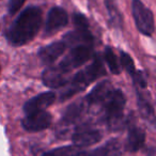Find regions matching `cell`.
Returning <instances> with one entry per match:
<instances>
[{
  "instance_id": "9a60e30c",
  "label": "cell",
  "mask_w": 156,
  "mask_h": 156,
  "mask_svg": "<svg viewBox=\"0 0 156 156\" xmlns=\"http://www.w3.org/2000/svg\"><path fill=\"white\" fill-rule=\"evenodd\" d=\"M87 105L88 104L86 103V101L76 102L74 104L69 105L66 108V110H65L62 119H61V123L63 125H69V124H73L74 122H76L81 117Z\"/></svg>"
},
{
  "instance_id": "ffe728a7",
  "label": "cell",
  "mask_w": 156,
  "mask_h": 156,
  "mask_svg": "<svg viewBox=\"0 0 156 156\" xmlns=\"http://www.w3.org/2000/svg\"><path fill=\"white\" fill-rule=\"evenodd\" d=\"M105 5H106L107 9H108L113 25H121V14L118 11L115 0H105Z\"/></svg>"
},
{
  "instance_id": "d6986e66",
  "label": "cell",
  "mask_w": 156,
  "mask_h": 156,
  "mask_svg": "<svg viewBox=\"0 0 156 156\" xmlns=\"http://www.w3.org/2000/svg\"><path fill=\"white\" fill-rule=\"evenodd\" d=\"M104 58H105V60H106L110 71L112 72L113 74H117V75L120 74V65H119V62H118V59H117V57H115L113 50L111 49L109 46H107V47L105 48Z\"/></svg>"
},
{
  "instance_id": "603a6c76",
  "label": "cell",
  "mask_w": 156,
  "mask_h": 156,
  "mask_svg": "<svg viewBox=\"0 0 156 156\" xmlns=\"http://www.w3.org/2000/svg\"><path fill=\"white\" fill-rule=\"evenodd\" d=\"M25 1H26V0H10L9 1V13L11 14V15L15 14L16 12L23 7Z\"/></svg>"
},
{
  "instance_id": "52a82bcc",
  "label": "cell",
  "mask_w": 156,
  "mask_h": 156,
  "mask_svg": "<svg viewBox=\"0 0 156 156\" xmlns=\"http://www.w3.org/2000/svg\"><path fill=\"white\" fill-rule=\"evenodd\" d=\"M51 124V115L45 110L28 113L23 119L22 125L28 132H40L46 129Z\"/></svg>"
},
{
  "instance_id": "277c9868",
  "label": "cell",
  "mask_w": 156,
  "mask_h": 156,
  "mask_svg": "<svg viewBox=\"0 0 156 156\" xmlns=\"http://www.w3.org/2000/svg\"><path fill=\"white\" fill-rule=\"evenodd\" d=\"M132 12L135 23L142 34L151 37L154 32L153 13L141 2L140 0H134L132 3Z\"/></svg>"
},
{
  "instance_id": "2e32d148",
  "label": "cell",
  "mask_w": 156,
  "mask_h": 156,
  "mask_svg": "<svg viewBox=\"0 0 156 156\" xmlns=\"http://www.w3.org/2000/svg\"><path fill=\"white\" fill-rule=\"evenodd\" d=\"M64 43L66 44H74V45H80V44H85V45H91L93 43V37L90 33L89 30H79L77 29L76 31L69 32L65 34L64 37Z\"/></svg>"
},
{
  "instance_id": "7c38bea8",
  "label": "cell",
  "mask_w": 156,
  "mask_h": 156,
  "mask_svg": "<svg viewBox=\"0 0 156 156\" xmlns=\"http://www.w3.org/2000/svg\"><path fill=\"white\" fill-rule=\"evenodd\" d=\"M65 48H66V45L64 42H55L48 46L41 48L39 51V57L43 61V63L51 64L64 52Z\"/></svg>"
},
{
  "instance_id": "8fae6325",
  "label": "cell",
  "mask_w": 156,
  "mask_h": 156,
  "mask_svg": "<svg viewBox=\"0 0 156 156\" xmlns=\"http://www.w3.org/2000/svg\"><path fill=\"white\" fill-rule=\"evenodd\" d=\"M123 149H122V143L120 140L113 138L107 141L105 144L98 149L92 150L88 153H83V156H122Z\"/></svg>"
},
{
  "instance_id": "8992f818",
  "label": "cell",
  "mask_w": 156,
  "mask_h": 156,
  "mask_svg": "<svg viewBox=\"0 0 156 156\" xmlns=\"http://www.w3.org/2000/svg\"><path fill=\"white\" fill-rule=\"evenodd\" d=\"M102 139V133L98 129L91 127L88 124H83L78 126L74 134L72 135V141L75 147H86L93 145L101 141Z\"/></svg>"
},
{
  "instance_id": "e0dca14e",
  "label": "cell",
  "mask_w": 156,
  "mask_h": 156,
  "mask_svg": "<svg viewBox=\"0 0 156 156\" xmlns=\"http://www.w3.org/2000/svg\"><path fill=\"white\" fill-rule=\"evenodd\" d=\"M137 98H138V107L140 109V112L145 119H154V108L152 106V103L150 98L147 94L142 92H137Z\"/></svg>"
},
{
  "instance_id": "5bb4252c",
  "label": "cell",
  "mask_w": 156,
  "mask_h": 156,
  "mask_svg": "<svg viewBox=\"0 0 156 156\" xmlns=\"http://www.w3.org/2000/svg\"><path fill=\"white\" fill-rule=\"evenodd\" d=\"M112 90V86L109 81H103V83H98L91 92L87 95L86 98V103L88 105H94V104H100V103L104 102L105 98L108 96V94Z\"/></svg>"
},
{
  "instance_id": "4fadbf2b",
  "label": "cell",
  "mask_w": 156,
  "mask_h": 156,
  "mask_svg": "<svg viewBox=\"0 0 156 156\" xmlns=\"http://www.w3.org/2000/svg\"><path fill=\"white\" fill-rule=\"evenodd\" d=\"M145 142V132L138 126H130L128 129L126 150L129 152H137L143 147Z\"/></svg>"
},
{
  "instance_id": "30bf717a",
  "label": "cell",
  "mask_w": 156,
  "mask_h": 156,
  "mask_svg": "<svg viewBox=\"0 0 156 156\" xmlns=\"http://www.w3.org/2000/svg\"><path fill=\"white\" fill-rule=\"evenodd\" d=\"M67 72L60 66L49 67L43 73V83L48 88H60L67 83Z\"/></svg>"
},
{
  "instance_id": "5b68a950",
  "label": "cell",
  "mask_w": 156,
  "mask_h": 156,
  "mask_svg": "<svg viewBox=\"0 0 156 156\" xmlns=\"http://www.w3.org/2000/svg\"><path fill=\"white\" fill-rule=\"evenodd\" d=\"M92 55V46L91 45H76L71 50L69 55L62 60V62L59 64V66L65 72L69 73L73 69L81 66L83 63H86L90 59Z\"/></svg>"
},
{
  "instance_id": "6da1fadb",
  "label": "cell",
  "mask_w": 156,
  "mask_h": 156,
  "mask_svg": "<svg viewBox=\"0 0 156 156\" xmlns=\"http://www.w3.org/2000/svg\"><path fill=\"white\" fill-rule=\"evenodd\" d=\"M42 24V11L37 7H28L20 14L7 33L9 42L20 46L30 42L37 35Z\"/></svg>"
},
{
  "instance_id": "7402d4cb",
  "label": "cell",
  "mask_w": 156,
  "mask_h": 156,
  "mask_svg": "<svg viewBox=\"0 0 156 156\" xmlns=\"http://www.w3.org/2000/svg\"><path fill=\"white\" fill-rule=\"evenodd\" d=\"M74 24L79 30H89V23L86 16L80 13H76L74 15Z\"/></svg>"
},
{
  "instance_id": "ba28073f",
  "label": "cell",
  "mask_w": 156,
  "mask_h": 156,
  "mask_svg": "<svg viewBox=\"0 0 156 156\" xmlns=\"http://www.w3.org/2000/svg\"><path fill=\"white\" fill-rule=\"evenodd\" d=\"M69 23V16L64 9L59 7L52 8L47 15L45 24V34L50 35L66 26Z\"/></svg>"
},
{
  "instance_id": "ac0fdd59",
  "label": "cell",
  "mask_w": 156,
  "mask_h": 156,
  "mask_svg": "<svg viewBox=\"0 0 156 156\" xmlns=\"http://www.w3.org/2000/svg\"><path fill=\"white\" fill-rule=\"evenodd\" d=\"M80 147H75V145H65V147H60L57 149L50 150L43 154L42 156H81Z\"/></svg>"
},
{
  "instance_id": "9c48e42d",
  "label": "cell",
  "mask_w": 156,
  "mask_h": 156,
  "mask_svg": "<svg viewBox=\"0 0 156 156\" xmlns=\"http://www.w3.org/2000/svg\"><path fill=\"white\" fill-rule=\"evenodd\" d=\"M55 100H56V94L54 92H44L27 101L24 105V111L26 112V115H28L31 112L44 110L51 104H54Z\"/></svg>"
},
{
  "instance_id": "3957f363",
  "label": "cell",
  "mask_w": 156,
  "mask_h": 156,
  "mask_svg": "<svg viewBox=\"0 0 156 156\" xmlns=\"http://www.w3.org/2000/svg\"><path fill=\"white\" fill-rule=\"evenodd\" d=\"M102 104L105 110L104 119L109 127H120L122 125L123 110L125 106V96L123 92L117 89H112Z\"/></svg>"
},
{
  "instance_id": "44dd1931",
  "label": "cell",
  "mask_w": 156,
  "mask_h": 156,
  "mask_svg": "<svg viewBox=\"0 0 156 156\" xmlns=\"http://www.w3.org/2000/svg\"><path fill=\"white\" fill-rule=\"evenodd\" d=\"M121 63H122V66L127 71V73L129 74L132 77L136 74L137 69H136V67H135V63H134V61H133L132 57L124 51H121Z\"/></svg>"
},
{
  "instance_id": "7a4b0ae2",
  "label": "cell",
  "mask_w": 156,
  "mask_h": 156,
  "mask_svg": "<svg viewBox=\"0 0 156 156\" xmlns=\"http://www.w3.org/2000/svg\"><path fill=\"white\" fill-rule=\"evenodd\" d=\"M105 75V69L103 62L101 60L100 56L94 57V60L91 64L88 67H86L85 69L80 71L79 73H77L74 76L73 80L71 83V88L69 90L64 94L63 100L69 98V96H72L73 94L77 93V92L81 91L85 89L87 86H89L92 81H94L98 78L102 77Z\"/></svg>"
}]
</instances>
